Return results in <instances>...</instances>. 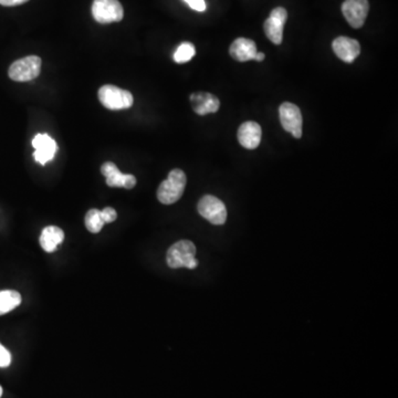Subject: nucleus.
<instances>
[{"instance_id": "2", "label": "nucleus", "mask_w": 398, "mask_h": 398, "mask_svg": "<svg viewBox=\"0 0 398 398\" xmlns=\"http://www.w3.org/2000/svg\"><path fill=\"white\" fill-rule=\"evenodd\" d=\"M195 256L196 246L194 243L190 240H179L169 249L166 261L171 269L184 267L195 269L198 266Z\"/></svg>"}, {"instance_id": "9", "label": "nucleus", "mask_w": 398, "mask_h": 398, "mask_svg": "<svg viewBox=\"0 0 398 398\" xmlns=\"http://www.w3.org/2000/svg\"><path fill=\"white\" fill-rule=\"evenodd\" d=\"M369 0H345L342 5V13L351 27H363L369 15Z\"/></svg>"}, {"instance_id": "1", "label": "nucleus", "mask_w": 398, "mask_h": 398, "mask_svg": "<svg viewBox=\"0 0 398 398\" xmlns=\"http://www.w3.org/2000/svg\"><path fill=\"white\" fill-rule=\"evenodd\" d=\"M187 177L182 169L169 171V177L160 183L158 190V199L164 205H171L178 201L184 194Z\"/></svg>"}, {"instance_id": "17", "label": "nucleus", "mask_w": 398, "mask_h": 398, "mask_svg": "<svg viewBox=\"0 0 398 398\" xmlns=\"http://www.w3.org/2000/svg\"><path fill=\"white\" fill-rule=\"evenodd\" d=\"M22 303V296L15 290L0 291V316L14 310Z\"/></svg>"}, {"instance_id": "22", "label": "nucleus", "mask_w": 398, "mask_h": 398, "mask_svg": "<svg viewBox=\"0 0 398 398\" xmlns=\"http://www.w3.org/2000/svg\"><path fill=\"white\" fill-rule=\"evenodd\" d=\"M184 1L194 10L199 11V13L206 10L207 6L205 0H184Z\"/></svg>"}, {"instance_id": "14", "label": "nucleus", "mask_w": 398, "mask_h": 398, "mask_svg": "<svg viewBox=\"0 0 398 398\" xmlns=\"http://www.w3.org/2000/svg\"><path fill=\"white\" fill-rule=\"evenodd\" d=\"M261 126L254 121L241 124L238 130V141L247 150H254L261 142Z\"/></svg>"}, {"instance_id": "21", "label": "nucleus", "mask_w": 398, "mask_h": 398, "mask_svg": "<svg viewBox=\"0 0 398 398\" xmlns=\"http://www.w3.org/2000/svg\"><path fill=\"white\" fill-rule=\"evenodd\" d=\"M11 363V354L5 346L0 344V367H8Z\"/></svg>"}, {"instance_id": "7", "label": "nucleus", "mask_w": 398, "mask_h": 398, "mask_svg": "<svg viewBox=\"0 0 398 398\" xmlns=\"http://www.w3.org/2000/svg\"><path fill=\"white\" fill-rule=\"evenodd\" d=\"M279 116L284 131L291 133L296 139L303 137V113L297 105L284 102L279 107Z\"/></svg>"}, {"instance_id": "11", "label": "nucleus", "mask_w": 398, "mask_h": 398, "mask_svg": "<svg viewBox=\"0 0 398 398\" xmlns=\"http://www.w3.org/2000/svg\"><path fill=\"white\" fill-rule=\"evenodd\" d=\"M32 146L35 147L33 158L38 163L46 165L52 160L58 151V145L54 139H51L48 134H38L32 139Z\"/></svg>"}, {"instance_id": "13", "label": "nucleus", "mask_w": 398, "mask_h": 398, "mask_svg": "<svg viewBox=\"0 0 398 398\" xmlns=\"http://www.w3.org/2000/svg\"><path fill=\"white\" fill-rule=\"evenodd\" d=\"M190 105L198 115L211 114L220 110V102L214 94L207 92H195L190 96Z\"/></svg>"}, {"instance_id": "6", "label": "nucleus", "mask_w": 398, "mask_h": 398, "mask_svg": "<svg viewBox=\"0 0 398 398\" xmlns=\"http://www.w3.org/2000/svg\"><path fill=\"white\" fill-rule=\"evenodd\" d=\"M197 211L205 220L217 226L224 224L227 220V209L224 204L213 195L204 196L198 203Z\"/></svg>"}, {"instance_id": "16", "label": "nucleus", "mask_w": 398, "mask_h": 398, "mask_svg": "<svg viewBox=\"0 0 398 398\" xmlns=\"http://www.w3.org/2000/svg\"><path fill=\"white\" fill-rule=\"evenodd\" d=\"M64 233L59 227L48 226L43 230L40 236V245L47 252H56L60 243L63 241Z\"/></svg>"}, {"instance_id": "25", "label": "nucleus", "mask_w": 398, "mask_h": 398, "mask_svg": "<svg viewBox=\"0 0 398 398\" xmlns=\"http://www.w3.org/2000/svg\"><path fill=\"white\" fill-rule=\"evenodd\" d=\"M1 396H3V388L0 386V397H1Z\"/></svg>"}, {"instance_id": "23", "label": "nucleus", "mask_w": 398, "mask_h": 398, "mask_svg": "<svg viewBox=\"0 0 398 398\" xmlns=\"http://www.w3.org/2000/svg\"><path fill=\"white\" fill-rule=\"evenodd\" d=\"M29 0H0V5L5 7H15V6L22 5L28 3Z\"/></svg>"}, {"instance_id": "3", "label": "nucleus", "mask_w": 398, "mask_h": 398, "mask_svg": "<svg viewBox=\"0 0 398 398\" xmlns=\"http://www.w3.org/2000/svg\"><path fill=\"white\" fill-rule=\"evenodd\" d=\"M98 98L102 105L111 111L126 110L134 103L131 92L111 84L101 86L98 92Z\"/></svg>"}, {"instance_id": "8", "label": "nucleus", "mask_w": 398, "mask_h": 398, "mask_svg": "<svg viewBox=\"0 0 398 398\" xmlns=\"http://www.w3.org/2000/svg\"><path fill=\"white\" fill-rule=\"evenodd\" d=\"M288 19V13L284 7H277L271 11L270 16L265 22L263 29L268 39L275 45H281L284 39V28Z\"/></svg>"}, {"instance_id": "15", "label": "nucleus", "mask_w": 398, "mask_h": 398, "mask_svg": "<svg viewBox=\"0 0 398 398\" xmlns=\"http://www.w3.org/2000/svg\"><path fill=\"white\" fill-rule=\"evenodd\" d=\"M230 56H233L236 61L246 62L249 60H254L256 56L257 46L254 41L247 38H238L236 39L229 49Z\"/></svg>"}, {"instance_id": "5", "label": "nucleus", "mask_w": 398, "mask_h": 398, "mask_svg": "<svg viewBox=\"0 0 398 398\" xmlns=\"http://www.w3.org/2000/svg\"><path fill=\"white\" fill-rule=\"evenodd\" d=\"M92 15L99 24H112L123 19L124 10L118 0H94Z\"/></svg>"}, {"instance_id": "18", "label": "nucleus", "mask_w": 398, "mask_h": 398, "mask_svg": "<svg viewBox=\"0 0 398 398\" xmlns=\"http://www.w3.org/2000/svg\"><path fill=\"white\" fill-rule=\"evenodd\" d=\"M84 222H86V229L92 234L100 233L105 226V222L102 220L101 211L95 208L90 209L86 213Z\"/></svg>"}, {"instance_id": "12", "label": "nucleus", "mask_w": 398, "mask_h": 398, "mask_svg": "<svg viewBox=\"0 0 398 398\" xmlns=\"http://www.w3.org/2000/svg\"><path fill=\"white\" fill-rule=\"evenodd\" d=\"M332 48L339 59L346 63H352L361 54V46L355 39L339 37L332 43Z\"/></svg>"}, {"instance_id": "19", "label": "nucleus", "mask_w": 398, "mask_h": 398, "mask_svg": "<svg viewBox=\"0 0 398 398\" xmlns=\"http://www.w3.org/2000/svg\"><path fill=\"white\" fill-rule=\"evenodd\" d=\"M196 54V49L194 45L190 43H183L177 48L174 54V60L176 63H186L194 58Z\"/></svg>"}, {"instance_id": "20", "label": "nucleus", "mask_w": 398, "mask_h": 398, "mask_svg": "<svg viewBox=\"0 0 398 398\" xmlns=\"http://www.w3.org/2000/svg\"><path fill=\"white\" fill-rule=\"evenodd\" d=\"M101 216L105 224H110L118 218V213L112 207H105L103 211H101Z\"/></svg>"}, {"instance_id": "4", "label": "nucleus", "mask_w": 398, "mask_h": 398, "mask_svg": "<svg viewBox=\"0 0 398 398\" xmlns=\"http://www.w3.org/2000/svg\"><path fill=\"white\" fill-rule=\"evenodd\" d=\"M41 58L38 56H28L17 60L8 70L9 78L16 82H28L40 75Z\"/></svg>"}, {"instance_id": "10", "label": "nucleus", "mask_w": 398, "mask_h": 398, "mask_svg": "<svg viewBox=\"0 0 398 398\" xmlns=\"http://www.w3.org/2000/svg\"><path fill=\"white\" fill-rule=\"evenodd\" d=\"M101 173L107 179V186L110 187H122L132 190L135 187L137 181L134 175L121 173L118 166L112 162H105L101 166Z\"/></svg>"}, {"instance_id": "24", "label": "nucleus", "mask_w": 398, "mask_h": 398, "mask_svg": "<svg viewBox=\"0 0 398 398\" xmlns=\"http://www.w3.org/2000/svg\"><path fill=\"white\" fill-rule=\"evenodd\" d=\"M265 54H263V52H257L256 56H254V60H256V61H263V59H265Z\"/></svg>"}]
</instances>
